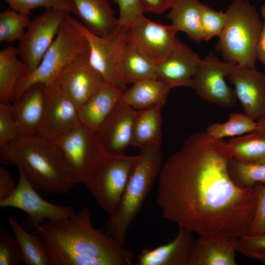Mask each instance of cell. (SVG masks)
Segmentation results:
<instances>
[{
	"instance_id": "8",
	"label": "cell",
	"mask_w": 265,
	"mask_h": 265,
	"mask_svg": "<svg viewBox=\"0 0 265 265\" xmlns=\"http://www.w3.org/2000/svg\"><path fill=\"white\" fill-rule=\"evenodd\" d=\"M66 19L76 26L85 36L89 45L91 65L104 78L105 82L123 92L127 89L122 72L121 60L127 42L128 27L119 26L112 33L98 36L89 31L70 14Z\"/></svg>"
},
{
	"instance_id": "5",
	"label": "cell",
	"mask_w": 265,
	"mask_h": 265,
	"mask_svg": "<svg viewBox=\"0 0 265 265\" xmlns=\"http://www.w3.org/2000/svg\"><path fill=\"white\" fill-rule=\"evenodd\" d=\"M226 13L227 22L219 36L215 50L226 61L255 67L256 45L263 21L248 0H234Z\"/></svg>"
},
{
	"instance_id": "22",
	"label": "cell",
	"mask_w": 265,
	"mask_h": 265,
	"mask_svg": "<svg viewBox=\"0 0 265 265\" xmlns=\"http://www.w3.org/2000/svg\"><path fill=\"white\" fill-rule=\"evenodd\" d=\"M47 85L37 83L28 87L14 103L13 110L23 135H36L46 107Z\"/></svg>"
},
{
	"instance_id": "13",
	"label": "cell",
	"mask_w": 265,
	"mask_h": 265,
	"mask_svg": "<svg viewBox=\"0 0 265 265\" xmlns=\"http://www.w3.org/2000/svg\"><path fill=\"white\" fill-rule=\"evenodd\" d=\"M80 123L76 104L55 84L47 85L45 112L36 135L53 141Z\"/></svg>"
},
{
	"instance_id": "26",
	"label": "cell",
	"mask_w": 265,
	"mask_h": 265,
	"mask_svg": "<svg viewBox=\"0 0 265 265\" xmlns=\"http://www.w3.org/2000/svg\"><path fill=\"white\" fill-rule=\"evenodd\" d=\"M16 48L8 46L0 52V101L14 102L17 84L26 72V67L18 58Z\"/></svg>"
},
{
	"instance_id": "17",
	"label": "cell",
	"mask_w": 265,
	"mask_h": 265,
	"mask_svg": "<svg viewBox=\"0 0 265 265\" xmlns=\"http://www.w3.org/2000/svg\"><path fill=\"white\" fill-rule=\"evenodd\" d=\"M201 60L197 53L177 39L168 55L156 64L157 80L170 89L178 86L192 87V79Z\"/></svg>"
},
{
	"instance_id": "7",
	"label": "cell",
	"mask_w": 265,
	"mask_h": 265,
	"mask_svg": "<svg viewBox=\"0 0 265 265\" xmlns=\"http://www.w3.org/2000/svg\"><path fill=\"white\" fill-rule=\"evenodd\" d=\"M138 159V155L107 154L86 181L84 185L98 205L109 214L118 208Z\"/></svg>"
},
{
	"instance_id": "25",
	"label": "cell",
	"mask_w": 265,
	"mask_h": 265,
	"mask_svg": "<svg viewBox=\"0 0 265 265\" xmlns=\"http://www.w3.org/2000/svg\"><path fill=\"white\" fill-rule=\"evenodd\" d=\"M201 4L199 0H175L167 18L177 31L185 32L197 43L203 40L201 23Z\"/></svg>"
},
{
	"instance_id": "43",
	"label": "cell",
	"mask_w": 265,
	"mask_h": 265,
	"mask_svg": "<svg viewBox=\"0 0 265 265\" xmlns=\"http://www.w3.org/2000/svg\"><path fill=\"white\" fill-rule=\"evenodd\" d=\"M261 12L263 18V25L257 43L256 54L257 59L265 67V5L262 6Z\"/></svg>"
},
{
	"instance_id": "42",
	"label": "cell",
	"mask_w": 265,
	"mask_h": 265,
	"mask_svg": "<svg viewBox=\"0 0 265 265\" xmlns=\"http://www.w3.org/2000/svg\"><path fill=\"white\" fill-rule=\"evenodd\" d=\"M16 187L9 173L0 167V201L8 198L14 192Z\"/></svg>"
},
{
	"instance_id": "38",
	"label": "cell",
	"mask_w": 265,
	"mask_h": 265,
	"mask_svg": "<svg viewBox=\"0 0 265 265\" xmlns=\"http://www.w3.org/2000/svg\"><path fill=\"white\" fill-rule=\"evenodd\" d=\"M257 197L254 218L247 235H259L265 232V184H257L253 187Z\"/></svg>"
},
{
	"instance_id": "34",
	"label": "cell",
	"mask_w": 265,
	"mask_h": 265,
	"mask_svg": "<svg viewBox=\"0 0 265 265\" xmlns=\"http://www.w3.org/2000/svg\"><path fill=\"white\" fill-rule=\"evenodd\" d=\"M22 135L13 105L0 102V147L7 145Z\"/></svg>"
},
{
	"instance_id": "9",
	"label": "cell",
	"mask_w": 265,
	"mask_h": 265,
	"mask_svg": "<svg viewBox=\"0 0 265 265\" xmlns=\"http://www.w3.org/2000/svg\"><path fill=\"white\" fill-rule=\"evenodd\" d=\"M65 160L75 184H85L107 154L98 132L80 123L53 141Z\"/></svg>"
},
{
	"instance_id": "23",
	"label": "cell",
	"mask_w": 265,
	"mask_h": 265,
	"mask_svg": "<svg viewBox=\"0 0 265 265\" xmlns=\"http://www.w3.org/2000/svg\"><path fill=\"white\" fill-rule=\"evenodd\" d=\"M123 92L105 82L79 108L81 123L98 132L109 115L120 101Z\"/></svg>"
},
{
	"instance_id": "41",
	"label": "cell",
	"mask_w": 265,
	"mask_h": 265,
	"mask_svg": "<svg viewBox=\"0 0 265 265\" xmlns=\"http://www.w3.org/2000/svg\"><path fill=\"white\" fill-rule=\"evenodd\" d=\"M175 0H139L142 13L161 14L170 9Z\"/></svg>"
},
{
	"instance_id": "30",
	"label": "cell",
	"mask_w": 265,
	"mask_h": 265,
	"mask_svg": "<svg viewBox=\"0 0 265 265\" xmlns=\"http://www.w3.org/2000/svg\"><path fill=\"white\" fill-rule=\"evenodd\" d=\"M228 146L232 158L247 163L265 162V137L251 132L229 139Z\"/></svg>"
},
{
	"instance_id": "14",
	"label": "cell",
	"mask_w": 265,
	"mask_h": 265,
	"mask_svg": "<svg viewBox=\"0 0 265 265\" xmlns=\"http://www.w3.org/2000/svg\"><path fill=\"white\" fill-rule=\"evenodd\" d=\"M105 82L101 74L91 65L88 53L80 55L65 68L53 84L79 108Z\"/></svg>"
},
{
	"instance_id": "16",
	"label": "cell",
	"mask_w": 265,
	"mask_h": 265,
	"mask_svg": "<svg viewBox=\"0 0 265 265\" xmlns=\"http://www.w3.org/2000/svg\"><path fill=\"white\" fill-rule=\"evenodd\" d=\"M244 114L258 121L265 117V74L255 67L235 65L228 77Z\"/></svg>"
},
{
	"instance_id": "27",
	"label": "cell",
	"mask_w": 265,
	"mask_h": 265,
	"mask_svg": "<svg viewBox=\"0 0 265 265\" xmlns=\"http://www.w3.org/2000/svg\"><path fill=\"white\" fill-rule=\"evenodd\" d=\"M156 67V64L147 57L134 43L127 40L121 60L122 72L127 84L157 79Z\"/></svg>"
},
{
	"instance_id": "19",
	"label": "cell",
	"mask_w": 265,
	"mask_h": 265,
	"mask_svg": "<svg viewBox=\"0 0 265 265\" xmlns=\"http://www.w3.org/2000/svg\"><path fill=\"white\" fill-rule=\"evenodd\" d=\"M137 111L120 100L102 124L98 132L108 154L124 155L131 144Z\"/></svg>"
},
{
	"instance_id": "40",
	"label": "cell",
	"mask_w": 265,
	"mask_h": 265,
	"mask_svg": "<svg viewBox=\"0 0 265 265\" xmlns=\"http://www.w3.org/2000/svg\"><path fill=\"white\" fill-rule=\"evenodd\" d=\"M265 251V232L259 235L238 238L237 252L252 259L257 253Z\"/></svg>"
},
{
	"instance_id": "18",
	"label": "cell",
	"mask_w": 265,
	"mask_h": 265,
	"mask_svg": "<svg viewBox=\"0 0 265 265\" xmlns=\"http://www.w3.org/2000/svg\"><path fill=\"white\" fill-rule=\"evenodd\" d=\"M188 265H236L238 238L219 233L199 235Z\"/></svg>"
},
{
	"instance_id": "39",
	"label": "cell",
	"mask_w": 265,
	"mask_h": 265,
	"mask_svg": "<svg viewBox=\"0 0 265 265\" xmlns=\"http://www.w3.org/2000/svg\"><path fill=\"white\" fill-rule=\"evenodd\" d=\"M119 7L118 23L120 26L129 27L143 14L139 0H114Z\"/></svg>"
},
{
	"instance_id": "21",
	"label": "cell",
	"mask_w": 265,
	"mask_h": 265,
	"mask_svg": "<svg viewBox=\"0 0 265 265\" xmlns=\"http://www.w3.org/2000/svg\"><path fill=\"white\" fill-rule=\"evenodd\" d=\"M72 13L84 26L98 36L107 35L119 26L108 0H68Z\"/></svg>"
},
{
	"instance_id": "2",
	"label": "cell",
	"mask_w": 265,
	"mask_h": 265,
	"mask_svg": "<svg viewBox=\"0 0 265 265\" xmlns=\"http://www.w3.org/2000/svg\"><path fill=\"white\" fill-rule=\"evenodd\" d=\"M38 234L52 265H133L132 252L93 226L86 206L68 218L45 220Z\"/></svg>"
},
{
	"instance_id": "20",
	"label": "cell",
	"mask_w": 265,
	"mask_h": 265,
	"mask_svg": "<svg viewBox=\"0 0 265 265\" xmlns=\"http://www.w3.org/2000/svg\"><path fill=\"white\" fill-rule=\"evenodd\" d=\"M192 233L183 228L174 239L153 249H143L137 256L136 265H188L195 242Z\"/></svg>"
},
{
	"instance_id": "15",
	"label": "cell",
	"mask_w": 265,
	"mask_h": 265,
	"mask_svg": "<svg viewBox=\"0 0 265 265\" xmlns=\"http://www.w3.org/2000/svg\"><path fill=\"white\" fill-rule=\"evenodd\" d=\"M177 31L170 25L155 22L142 15L128 28V40L156 64L164 59L174 47Z\"/></svg>"
},
{
	"instance_id": "1",
	"label": "cell",
	"mask_w": 265,
	"mask_h": 265,
	"mask_svg": "<svg viewBox=\"0 0 265 265\" xmlns=\"http://www.w3.org/2000/svg\"><path fill=\"white\" fill-rule=\"evenodd\" d=\"M227 142L195 132L172 154L158 176L156 201L162 216L199 235H248L257 205L253 187L232 180Z\"/></svg>"
},
{
	"instance_id": "35",
	"label": "cell",
	"mask_w": 265,
	"mask_h": 265,
	"mask_svg": "<svg viewBox=\"0 0 265 265\" xmlns=\"http://www.w3.org/2000/svg\"><path fill=\"white\" fill-rule=\"evenodd\" d=\"M227 20V16L222 11H216L201 3L200 23L203 40L208 41L221 33Z\"/></svg>"
},
{
	"instance_id": "33",
	"label": "cell",
	"mask_w": 265,
	"mask_h": 265,
	"mask_svg": "<svg viewBox=\"0 0 265 265\" xmlns=\"http://www.w3.org/2000/svg\"><path fill=\"white\" fill-rule=\"evenodd\" d=\"M31 21L28 15L9 7L0 13V42L12 43L19 40Z\"/></svg>"
},
{
	"instance_id": "6",
	"label": "cell",
	"mask_w": 265,
	"mask_h": 265,
	"mask_svg": "<svg viewBox=\"0 0 265 265\" xmlns=\"http://www.w3.org/2000/svg\"><path fill=\"white\" fill-rule=\"evenodd\" d=\"M89 52V45L85 36L66 19L37 68L19 80L14 102L33 84H53L56 77L65 68L80 55Z\"/></svg>"
},
{
	"instance_id": "12",
	"label": "cell",
	"mask_w": 265,
	"mask_h": 265,
	"mask_svg": "<svg viewBox=\"0 0 265 265\" xmlns=\"http://www.w3.org/2000/svg\"><path fill=\"white\" fill-rule=\"evenodd\" d=\"M236 64L220 60L213 53L201 59L192 79V86L203 100L226 108L235 106L236 96L226 83Z\"/></svg>"
},
{
	"instance_id": "37",
	"label": "cell",
	"mask_w": 265,
	"mask_h": 265,
	"mask_svg": "<svg viewBox=\"0 0 265 265\" xmlns=\"http://www.w3.org/2000/svg\"><path fill=\"white\" fill-rule=\"evenodd\" d=\"M11 9L19 13L31 14V11L37 7L45 9L58 8L68 10L72 13L68 0H4Z\"/></svg>"
},
{
	"instance_id": "3",
	"label": "cell",
	"mask_w": 265,
	"mask_h": 265,
	"mask_svg": "<svg viewBox=\"0 0 265 265\" xmlns=\"http://www.w3.org/2000/svg\"><path fill=\"white\" fill-rule=\"evenodd\" d=\"M0 161L17 166L36 190L47 193H67L76 184L53 142L36 135H22L0 147Z\"/></svg>"
},
{
	"instance_id": "10",
	"label": "cell",
	"mask_w": 265,
	"mask_h": 265,
	"mask_svg": "<svg viewBox=\"0 0 265 265\" xmlns=\"http://www.w3.org/2000/svg\"><path fill=\"white\" fill-rule=\"evenodd\" d=\"M19 170V181L14 192L0 201L1 208L20 209L27 214L21 224L27 231L38 234L39 227L47 220H61L74 215L73 206L55 205L42 198L24 172Z\"/></svg>"
},
{
	"instance_id": "28",
	"label": "cell",
	"mask_w": 265,
	"mask_h": 265,
	"mask_svg": "<svg viewBox=\"0 0 265 265\" xmlns=\"http://www.w3.org/2000/svg\"><path fill=\"white\" fill-rule=\"evenodd\" d=\"M164 105L158 104L138 110L135 118L131 146L140 148L153 144H161V110Z\"/></svg>"
},
{
	"instance_id": "11",
	"label": "cell",
	"mask_w": 265,
	"mask_h": 265,
	"mask_svg": "<svg viewBox=\"0 0 265 265\" xmlns=\"http://www.w3.org/2000/svg\"><path fill=\"white\" fill-rule=\"evenodd\" d=\"M70 13L65 9L47 8L31 21L16 48L18 56L26 67V72L23 77L39 66Z\"/></svg>"
},
{
	"instance_id": "32",
	"label": "cell",
	"mask_w": 265,
	"mask_h": 265,
	"mask_svg": "<svg viewBox=\"0 0 265 265\" xmlns=\"http://www.w3.org/2000/svg\"><path fill=\"white\" fill-rule=\"evenodd\" d=\"M228 170L232 180L238 186L252 187L257 184H265V162L247 163L232 158Z\"/></svg>"
},
{
	"instance_id": "29",
	"label": "cell",
	"mask_w": 265,
	"mask_h": 265,
	"mask_svg": "<svg viewBox=\"0 0 265 265\" xmlns=\"http://www.w3.org/2000/svg\"><path fill=\"white\" fill-rule=\"evenodd\" d=\"M8 222L19 246L22 262L25 265H52L40 236L28 232L11 215Z\"/></svg>"
},
{
	"instance_id": "31",
	"label": "cell",
	"mask_w": 265,
	"mask_h": 265,
	"mask_svg": "<svg viewBox=\"0 0 265 265\" xmlns=\"http://www.w3.org/2000/svg\"><path fill=\"white\" fill-rule=\"evenodd\" d=\"M256 127L257 122L245 114L232 112L227 122L211 124L208 127L206 132L212 138L223 139L253 132Z\"/></svg>"
},
{
	"instance_id": "36",
	"label": "cell",
	"mask_w": 265,
	"mask_h": 265,
	"mask_svg": "<svg viewBox=\"0 0 265 265\" xmlns=\"http://www.w3.org/2000/svg\"><path fill=\"white\" fill-rule=\"evenodd\" d=\"M22 262L18 242L3 227L0 228V265H19Z\"/></svg>"
},
{
	"instance_id": "24",
	"label": "cell",
	"mask_w": 265,
	"mask_h": 265,
	"mask_svg": "<svg viewBox=\"0 0 265 265\" xmlns=\"http://www.w3.org/2000/svg\"><path fill=\"white\" fill-rule=\"evenodd\" d=\"M171 89L157 80H147L133 83L121 95V101L136 110L158 104L164 105Z\"/></svg>"
},
{
	"instance_id": "44",
	"label": "cell",
	"mask_w": 265,
	"mask_h": 265,
	"mask_svg": "<svg viewBox=\"0 0 265 265\" xmlns=\"http://www.w3.org/2000/svg\"><path fill=\"white\" fill-rule=\"evenodd\" d=\"M253 132L265 137V117L257 121V127Z\"/></svg>"
},
{
	"instance_id": "4",
	"label": "cell",
	"mask_w": 265,
	"mask_h": 265,
	"mask_svg": "<svg viewBox=\"0 0 265 265\" xmlns=\"http://www.w3.org/2000/svg\"><path fill=\"white\" fill-rule=\"evenodd\" d=\"M160 144L153 143L140 148L121 203L106 222V234L122 246H125L128 228L139 213L161 170Z\"/></svg>"
},
{
	"instance_id": "45",
	"label": "cell",
	"mask_w": 265,
	"mask_h": 265,
	"mask_svg": "<svg viewBox=\"0 0 265 265\" xmlns=\"http://www.w3.org/2000/svg\"><path fill=\"white\" fill-rule=\"evenodd\" d=\"M257 259L265 264V251L262 252L258 254L257 256Z\"/></svg>"
}]
</instances>
